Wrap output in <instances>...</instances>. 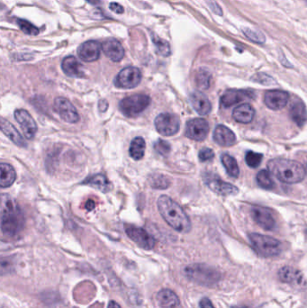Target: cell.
<instances>
[{"instance_id":"cell-25","label":"cell","mask_w":307,"mask_h":308,"mask_svg":"<svg viewBox=\"0 0 307 308\" xmlns=\"http://www.w3.org/2000/svg\"><path fill=\"white\" fill-rule=\"evenodd\" d=\"M0 125H1V130L3 134L10 139V141H12L14 144L17 145L18 147H26L27 144H26V141L24 140L21 134H19V132L10 122H8L5 119L1 118Z\"/></svg>"},{"instance_id":"cell-31","label":"cell","mask_w":307,"mask_h":308,"mask_svg":"<svg viewBox=\"0 0 307 308\" xmlns=\"http://www.w3.org/2000/svg\"><path fill=\"white\" fill-rule=\"evenodd\" d=\"M196 84L199 89L201 90H206L210 87L211 80H212V75L211 73L205 70V69H200L196 75Z\"/></svg>"},{"instance_id":"cell-42","label":"cell","mask_w":307,"mask_h":308,"mask_svg":"<svg viewBox=\"0 0 307 308\" xmlns=\"http://www.w3.org/2000/svg\"><path fill=\"white\" fill-rule=\"evenodd\" d=\"M110 10L115 12L118 15H121L124 13V7L118 3H111L109 5Z\"/></svg>"},{"instance_id":"cell-2","label":"cell","mask_w":307,"mask_h":308,"mask_svg":"<svg viewBox=\"0 0 307 308\" xmlns=\"http://www.w3.org/2000/svg\"><path fill=\"white\" fill-rule=\"evenodd\" d=\"M158 209L169 226L174 230L186 233L191 230L189 217L177 202L168 195H162L158 199Z\"/></svg>"},{"instance_id":"cell-33","label":"cell","mask_w":307,"mask_h":308,"mask_svg":"<svg viewBox=\"0 0 307 308\" xmlns=\"http://www.w3.org/2000/svg\"><path fill=\"white\" fill-rule=\"evenodd\" d=\"M241 32L243 33L245 37L247 39H249L250 41L254 42V43H259L262 44L266 41V37L264 34H262L261 32L257 30V29H252L249 27H243L241 28Z\"/></svg>"},{"instance_id":"cell-6","label":"cell","mask_w":307,"mask_h":308,"mask_svg":"<svg viewBox=\"0 0 307 308\" xmlns=\"http://www.w3.org/2000/svg\"><path fill=\"white\" fill-rule=\"evenodd\" d=\"M151 98L143 94H136L127 97L120 101L119 109L121 113L126 117H136L145 111L151 105Z\"/></svg>"},{"instance_id":"cell-44","label":"cell","mask_w":307,"mask_h":308,"mask_svg":"<svg viewBox=\"0 0 307 308\" xmlns=\"http://www.w3.org/2000/svg\"><path fill=\"white\" fill-rule=\"evenodd\" d=\"M107 107H108V104H107V102H106L105 100H101V101L99 102V108L101 111L104 112V111L107 109Z\"/></svg>"},{"instance_id":"cell-17","label":"cell","mask_w":307,"mask_h":308,"mask_svg":"<svg viewBox=\"0 0 307 308\" xmlns=\"http://www.w3.org/2000/svg\"><path fill=\"white\" fill-rule=\"evenodd\" d=\"M101 48L98 41H89L83 42L78 47V55L83 62H93L98 61L101 53Z\"/></svg>"},{"instance_id":"cell-46","label":"cell","mask_w":307,"mask_h":308,"mask_svg":"<svg viewBox=\"0 0 307 308\" xmlns=\"http://www.w3.org/2000/svg\"><path fill=\"white\" fill-rule=\"evenodd\" d=\"M107 308H121V307L115 301H110Z\"/></svg>"},{"instance_id":"cell-1","label":"cell","mask_w":307,"mask_h":308,"mask_svg":"<svg viewBox=\"0 0 307 308\" xmlns=\"http://www.w3.org/2000/svg\"><path fill=\"white\" fill-rule=\"evenodd\" d=\"M25 216L20 206L11 196L2 195L1 198V230L6 237H16L24 229Z\"/></svg>"},{"instance_id":"cell-7","label":"cell","mask_w":307,"mask_h":308,"mask_svg":"<svg viewBox=\"0 0 307 308\" xmlns=\"http://www.w3.org/2000/svg\"><path fill=\"white\" fill-rule=\"evenodd\" d=\"M157 131L164 136H172L178 132L180 127L179 119L176 115L171 113L160 114L154 121Z\"/></svg>"},{"instance_id":"cell-43","label":"cell","mask_w":307,"mask_h":308,"mask_svg":"<svg viewBox=\"0 0 307 308\" xmlns=\"http://www.w3.org/2000/svg\"><path fill=\"white\" fill-rule=\"evenodd\" d=\"M199 307L200 308H214L212 301L207 298H204L200 300Z\"/></svg>"},{"instance_id":"cell-37","label":"cell","mask_w":307,"mask_h":308,"mask_svg":"<svg viewBox=\"0 0 307 308\" xmlns=\"http://www.w3.org/2000/svg\"><path fill=\"white\" fill-rule=\"evenodd\" d=\"M251 79L253 81L257 83H260L265 86H272V85H276V80L273 77L266 74V73H257L253 77H251Z\"/></svg>"},{"instance_id":"cell-48","label":"cell","mask_w":307,"mask_h":308,"mask_svg":"<svg viewBox=\"0 0 307 308\" xmlns=\"http://www.w3.org/2000/svg\"><path fill=\"white\" fill-rule=\"evenodd\" d=\"M232 308H250L248 307H233Z\"/></svg>"},{"instance_id":"cell-21","label":"cell","mask_w":307,"mask_h":308,"mask_svg":"<svg viewBox=\"0 0 307 308\" xmlns=\"http://www.w3.org/2000/svg\"><path fill=\"white\" fill-rule=\"evenodd\" d=\"M189 101L192 105L193 108L200 116H206L212 110V105L207 97L200 91H195L189 96Z\"/></svg>"},{"instance_id":"cell-20","label":"cell","mask_w":307,"mask_h":308,"mask_svg":"<svg viewBox=\"0 0 307 308\" xmlns=\"http://www.w3.org/2000/svg\"><path fill=\"white\" fill-rule=\"evenodd\" d=\"M277 276L282 282L286 283V284L296 285V286H301L303 284H305V279H304L302 272L290 266L281 268L278 270Z\"/></svg>"},{"instance_id":"cell-24","label":"cell","mask_w":307,"mask_h":308,"mask_svg":"<svg viewBox=\"0 0 307 308\" xmlns=\"http://www.w3.org/2000/svg\"><path fill=\"white\" fill-rule=\"evenodd\" d=\"M255 116V109L250 104H241L235 108L233 117L236 122L240 123H249L253 120Z\"/></svg>"},{"instance_id":"cell-40","label":"cell","mask_w":307,"mask_h":308,"mask_svg":"<svg viewBox=\"0 0 307 308\" xmlns=\"http://www.w3.org/2000/svg\"><path fill=\"white\" fill-rule=\"evenodd\" d=\"M198 157L201 161H207V160L213 159L214 157V154H213V150L209 149V148H204L199 152Z\"/></svg>"},{"instance_id":"cell-8","label":"cell","mask_w":307,"mask_h":308,"mask_svg":"<svg viewBox=\"0 0 307 308\" xmlns=\"http://www.w3.org/2000/svg\"><path fill=\"white\" fill-rule=\"evenodd\" d=\"M141 80V72L138 68L126 67L115 78V87L124 89L136 87Z\"/></svg>"},{"instance_id":"cell-29","label":"cell","mask_w":307,"mask_h":308,"mask_svg":"<svg viewBox=\"0 0 307 308\" xmlns=\"http://www.w3.org/2000/svg\"><path fill=\"white\" fill-rule=\"evenodd\" d=\"M145 141L142 137H136L131 142L129 154L135 160H140L143 158L145 153Z\"/></svg>"},{"instance_id":"cell-15","label":"cell","mask_w":307,"mask_h":308,"mask_svg":"<svg viewBox=\"0 0 307 308\" xmlns=\"http://www.w3.org/2000/svg\"><path fill=\"white\" fill-rule=\"evenodd\" d=\"M16 122L20 124L23 133L26 138L32 140L35 136L37 132V124L30 114L25 109H17L14 113Z\"/></svg>"},{"instance_id":"cell-47","label":"cell","mask_w":307,"mask_h":308,"mask_svg":"<svg viewBox=\"0 0 307 308\" xmlns=\"http://www.w3.org/2000/svg\"><path fill=\"white\" fill-rule=\"evenodd\" d=\"M90 5H99L100 4V0H86Z\"/></svg>"},{"instance_id":"cell-9","label":"cell","mask_w":307,"mask_h":308,"mask_svg":"<svg viewBox=\"0 0 307 308\" xmlns=\"http://www.w3.org/2000/svg\"><path fill=\"white\" fill-rule=\"evenodd\" d=\"M204 181L210 190L214 193L224 196L237 195L239 189L235 186L225 182L213 173H205L204 175Z\"/></svg>"},{"instance_id":"cell-19","label":"cell","mask_w":307,"mask_h":308,"mask_svg":"<svg viewBox=\"0 0 307 308\" xmlns=\"http://www.w3.org/2000/svg\"><path fill=\"white\" fill-rule=\"evenodd\" d=\"M213 140L220 146L231 147L236 143V135L224 124H219L214 129Z\"/></svg>"},{"instance_id":"cell-14","label":"cell","mask_w":307,"mask_h":308,"mask_svg":"<svg viewBox=\"0 0 307 308\" xmlns=\"http://www.w3.org/2000/svg\"><path fill=\"white\" fill-rule=\"evenodd\" d=\"M255 94L247 89H228L221 97V105L224 108H230L235 104L242 102L248 99H253Z\"/></svg>"},{"instance_id":"cell-12","label":"cell","mask_w":307,"mask_h":308,"mask_svg":"<svg viewBox=\"0 0 307 308\" xmlns=\"http://www.w3.org/2000/svg\"><path fill=\"white\" fill-rule=\"evenodd\" d=\"M209 130V123L205 119H192L187 123L186 136L194 141L202 142L207 137Z\"/></svg>"},{"instance_id":"cell-26","label":"cell","mask_w":307,"mask_h":308,"mask_svg":"<svg viewBox=\"0 0 307 308\" xmlns=\"http://www.w3.org/2000/svg\"><path fill=\"white\" fill-rule=\"evenodd\" d=\"M83 185L90 186L96 190L102 192H108L112 188V185L108 179L103 174H96L87 178L82 182Z\"/></svg>"},{"instance_id":"cell-5","label":"cell","mask_w":307,"mask_h":308,"mask_svg":"<svg viewBox=\"0 0 307 308\" xmlns=\"http://www.w3.org/2000/svg\"><path fill=\"white\" fill-rule=\"evenodd\" d=\"M249 239L253 249L260 256L271 258L279 255L281 252V242L273 237L253 232L249 235Z\"/></svg>"},{"instance_id":"cell-41","label":"cell","mask_w":307,"mask_h":308,"mask_svg":"<svg viewBox=\"0 0 307 308\" xmlns=\"http://www.w3.org/2000/svg\"><path fill=\"white\" fill-rule=\"evenodd\" d=\"M209 6L211 8V10L213 11V13L215 15H218V16H223V10L221 8V6L217 4L216 1L214 0H211L209 2Z\"/></svg>"},{"instance_id":"cell-11","label":"cell","mask_w":307,"mask_h":308,"mask_svg":"<svg viewBox=\"0 0 307 308\" xmlns=\"http://www.w3.org/2000/svg\"><path fill=\"white\" fill-rule=\"evenodd\" d=\"M54 109L59 116L66 123H76L79 121L77 109L67 98L59 97L54 100Z\"/></svg>"},{"instance_id":"cell-3","label":"cell","mask_w":307,"mask_h":308,"mask_svg":"<svg viewBox=\"0 0 307 308\" xmlns=\"http://www.w3.org/2000/svg\"><path fill=\"white\" fill-rule=\"evenodd\" d=\"M268 169L277 180L286 184H296L306 177V170L301 163L287 159H271Z\"/></svg>"},{"instance_id":"cell-30","label":"cell","mask_w":307,"mask_h":308,"mask_svg":"<svg viewBox=\"0 0 307 308\" xmlns=\"http://www.w3.org/2000/svg\"><path fill=\"white\" fill-rule=\"evenodd\" d=\"M221 159L227 174L229 175L231 178H238L239 170L236 159L228 154H223Z\"/></svg>"},{"instance_id":"cell-18","label":"cell","mask_w":307,"mask_h":308,"mask_svg":"<svg viewBox=\"0 0 307 308\" xmlns=\"http://www.w3.org/2000/svg\"><path fill=\"white\" fill-rule=\"evenodd\" d=\"M102 51L112 62H118L125 56L124 47L115 38H109L102 43Z\"/></svg>"},{"instance_id":"cell-45","label":"cell","mask_w":307,"mask_h":308,"mask_svg":"<svg viewBox=\"0 0 307 308\" xmlns=\"http://www.w3.org/2000/svg\"><path fill=\"white\" fill-rule=\"evenodd\" d=\"M86 208L87 210L91 211L93 210L95 208V203L93 200H89L86 204Z\"/></svg>"},{"instance_id":"cell-38","label":"cell","mask_w":307,"mask_h":308,"mask_svg":"<svg viewBox=\"0 0 307 308\" xmlns=\"http://www.w3.org/2000/svg\"><path fill=\"white\" fill-rule=\"evenodd\" d=\"M154 150L156 151L158 154H161L162 156H167L171 153V146L165 140L159 139L156 143L154 144Z\"/></svg>"},{"instance_id":"cell-23","label":"cell","mask_w":307,"mask_h":308,"mask_svg":"<svg viewBox=\"0 0 307 308\" xmlns=\"http://www.w3.org/2000/svg\"><path fill=\"white\" fill-rule=\"evenodd\" d=\"M62 69L63 72L68 77H85L83 66L74 56L66 57L62 62Z\"/></svg>"},{"instance_id":"cell-16","label":"cell","mask_w":307,"mask_h":308,"mask_svg":"<svg viewBox=\"0 0 307 308\" xmlns=\"http://www.w3.org/2000/svg\"><path fill=\"white\" fill-rule=\"evenodd\" d=\"M289 101V94L283 90H269L265 93V105L272 110H280L285 108Z\"/></svg>"},{"instance_id":"cell-32","label":"cell","mask_w":307,"mask_h":308,"mask_svg":"<svg viewBox=\"0 0 307 308\" xmlns=\"http://www.w3.org/2000/svg\"><path fill=\"white\" fill-rule=\"evenodd\" d=\"M257 182L258 185L260 186L261 189L264 190H271L274 189L275 182L271 177V173L269 170H260V172L257 174Z\"/></svg>"},{"instance_id":"cell-4","label":"cell","mask_w":307,"mask_h":308,"mask_svg":"<svg viewBox=\"0 0 307 308\" xmlns=\"http://www.w3.org/2000/svg\"><path fill=\"white\" fill-rule=\"evenodd\" d=\"M185 274L192 282L203 287H213L221 279V274L206 264H192L185 269Z\"/></svg>"},{"instance_id":"cell-13","label":"cell","mask_w":307,"mask_h":308,"mask_svg":"<svg viewBox=\"0 0 307 308\" xmlns=\"http://www.w3.org/2000/svg\"><path fill=\"white\" fill-rule=\"evenodd\" d=\"M250 215L258 226L266 231H271L276 227V221L270 209L264 206L253 205L250 209Z\"/></svg>"},{"instance_id":"cell-10","label":"cell","mask_w":307,"mask_h":308,"mask_svg":"<svg viewBox=\"0 0 307 308\" xmlns=\"http://www.w3.org/2000/svg\"><path fill=\"white\" fill-rule=\"evenodd\" d=\"M125 232L127 236L130 238L132 241L136 242L138 246L150 251L155 246V239L148 231L142 229L141 227L135 226H125Z\"/></svg>"},{"instance_id":"cell-34","label":"cell","mask_w":307,"mask_h":308,"mask_svg":"<svg viewBox=\"0 0 307 308\" xmlns=\"http://www.w3.org/2000/svg\"><path fill=\"white\" fill-rule=\"evenodd\" d=\"M152 41L156 47L157 52L163 57H169L171 54V46L168 41L156 36H152Z\"/></svg>"},{"instance_id":"cell-39","label":"cell","mask_w":307,"mask_h":308,"mask_svg":"<svg viewBox=\"0 0 307 308\" xmlns=\"http://www.w3.org/2000/svg\"><path fill=\"white\" fill-rule=\"evenodd\" d=\"M151 186L155 189H167L170 186V181L164 176H156L151 181Z\"/></svg>"},{"instance_id":"cell-27","label":"cell","mask_w":307,"mask_h":308,"mask_svg":"<svg viewBox=\"0 0 307 308\" xmlns=\"http://www.w3.org/2000/svg\"><path fill=\"white\" fill-rule=\"evenodd\" d=\"M290 117L298 126L302 127L307 123V110L304 103L297 101L290 108Z\"/></svg>"},{"instance_id":"cell-28","label":"cell","mask_w":307,"mask_h":308,"mask_svg":"<svg viewBox=\"0 0 307 308\" xmlns=\"http://www.w3.org/2000/svg\"><path fill=\"white\" fill-rule=\"evenodd\" d=\"M0 186L5 189L15 183L16 180V173L15 169L8 163L2 162L0 165Z\"/></svg>"},{"instance_id":"cell-22","label":"cell","mask_w":307,"mask_h":308,"mask_svg":"<svg viewBox=\"0 0 307 308\" xmlns=\"http://www.w3.org/2000/svg\"><path fill=\"white\" fill-rule=\"evenodd\" d=\"M157 301L161 308H182L179 298L171 289H162L157 295Z\"/></svg>"},{"instance_id":"cell-49","label":"cell","mask_w":307,"mask_h":308,"mask_svg":"<svg viewBox=\"0 0 307 308\" xmlns=\"http://www.w3.org/2000/svg\"><path fill=\"white\" fill-rule=\"evenodd\" d=\"M305 1H306V2H307V0H305Z\"/></svg>"},{"instance_id":"cell-35","label":"cell","mask_w":307,"mask_h":308,"mask_svg":"<svg viewBox=\"0 0 307 308\" xmlns=\"http://www.w3.org/2000/svg\"><path fill=\"white\" fill-rule=\"evenodd\" d=\"M17 26L21 29L23 33L28 36H37L39 34V29L36 26H34L29 21L24 20V19H16Z\"/></svg>"},{"instance_id":"cell-36","label":"cell","mask_w":307,"mask_h":308,"mask_svg":"<svg viewBox=\"0 0 307 308\" xmlns=\"http://www.w3.org/2000/svg\"><path fill=\"white\" fill-rule=\"evenodd\" d=\"M263 159V155L261 154H258V153H254L252 151H250L246 154L245 156V160H246V163L247 165L252 168V169H256L258 168L260 164H261V161Z\"/></svg>"}]
</instances>
